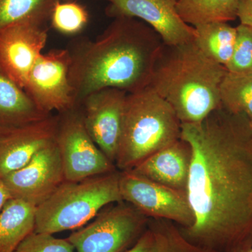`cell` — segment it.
<instances>
[{"label":"cell","instance_id":"6da1fadb","mask_svg":"<svg viewBox=\"0 0 252 252\" xmlns=\"http://www.w3.org/2000/svg\"><path fill=\"white\" fill-rule=\"evenodd\" d=\"M192 157L187 193L193 224L182 234L211 252L252 245V127L244 115L217 109L182 124Z\"/></svg>","mask_w":252,"mask_h":252},{"label":"cell","instance_id":"7a4b0ae2","mask_svg":"<svg viewBox=\"0 0 252 252\" xmlns=\"http://www.w3.org/2000/svg\"><path fill=\"white\" fill-rule=\"evenodd\" d=\"M161 37L137 18H114L95 39L73 41L69 80L79 104L96 91L114 88L127 94L149 86Z\"/></svg>","mask_w":252,"mask_h":252},{"label":"cell","instance_id":"3957f363","mask_svg":"<svg viewBox=\"0 0 252 252\" xmlns=\"http://www.w3.org/2000/svg\"><path fill=\"white\" fill-rule=\"evenodd\" d=\"M227 69L204 54L194 39L162 44L149 86L171 105L182 124L201 122L220 108Z\"/></svg>","mask_w":252,"mask_h":252},{"label":"cell","instance_id":"277c9868","mask_svg":"<svg viewBox=\"0 0 252 252\" xmlns=\"http://www.w3.org/2000/svg\"><path fill=\"white\" fill-rule=\"evenodd\" d=\"M181 135L182 123L175 110L150 86L127 94L115 166L132 170Z\"/></svg>","mask_w":252,"mask_h":252},{"label":"cell","instance_id":"5b68a950","mask_svg":"<svg viewBox=\"0 0 252 252\" xmlns=\"http://www.w3.org/2000/svg\"><path fill=\"white\" fill-rule=\"evenodd\" d=\"M120 172L95 176L79 182L64 181L46 201L36 207L34 232L55 233L85 225L104 206L122 202Z\"/></svg>","mask_w":252,"mask_h":252},{"label":"cell","instance_id":"8992f818","mask_svg":"<svg viewBox=\"0 0 252 252\" xmlns=\"http://www.w3.org/2000/svg\"><path fill=\"white\" fill-rule=\"evenodd\" d=\"M56 144L64 180L79 182L115 171L116 166L86 130L80 104L59 114Z\"/></svg>","mask_w":252,"mask_h":252},{"label":"cell","instance_id":"52a82bcc","mask_svg":"<svg viewBox=\"0 0 252 252\" xmlns=\"http://www.w3.org/2000/svg\"><path fill=\"white\" fill-rule=\"evenodd\" d=\"M122 202L99 212L94 221L68 237L76 252H122L140 238L146 216Z\"/></svg>","mask_w":252,"mask_h":252},{"label":"cell","instance_id":"ba28073f","mask_svg":"<svg viewBox=\"0 0 252 252\" xmlns=\"http://www.w3.org/2000/svg\"><path fill=\"white\" fill-rule=\"evenodd\" d=\"M119 189L123 201L130 203L144 216L172 220L183 229L193 224V212L185 190L160 185L132 170L120 172Z\"/></svg>","mask_w":252,"mask_h":252},{"label":"cell","instance_id":"9c48e42d","mask_svg":"<svg viewBox=\"0 0 252 252\" xmlns=\"http://www.w3.org/2000/svg\"><path fill=\"white\" fill-rule=\"evenodd\" d=\"M67 49L43 53L30 72L24 90L41 112L61 114L77 105L69 80Z\"/></svg>","mask_w":252,"mask_h":252},{"label":"cell","instance_id":"30bf717a","mask_svg":"<svg viewBox=\"0 0 252 252\" xmlns=\"http://www.w3.org/2000/svg\"><path fill=\"white\" fill-rule=\"evenodd\" d=\"M48 39L45 25L31 21L0 30V72L23 89Z\"/></svg>","mask_w":252,"mask_h":252},{"label":"cell","instance_id":"8fae6325","mask_svg":"<svg viewBox=\"0 0 252 252\" xmlns=\"http://www.w3.org/2000/svg\"><path fill=\"white\" fill-rule=\"evenodd\" d=\"M13 199L37 207L64 182L56 141L39 151L22 168L2 178Z\"/></svg>","mask_w":252,"mask_h":252},{"label":"cell","instance_id":"7c38bea8","mask_svg":"<svg viewBox=\"0 0 252 252\" xmlns=\"http://www.w3.org/2000/svg\"><path fill=\"white\" fill-rule=\"evenodd\" d=\"M127 94L120 89L107 88L89 94L79 104L89 135L114 164L120 142Z\"/></svg>","mask_w":252,"mask_h":252},{"label":"cell","instance_id":"4fadbf2b","mask_svg":"<svg viewBox=\"0 0 252 252\" xmlns=\"http://www.w3.org/2000/svg\"><path fill=\"white\" fill-rule=\"evenodd\" d=\"M108 4L106 14L109 17L126 16L147 23L161 37L166 45H176L193 40L195 28L181 18L177 0H102Z\"/></svg>","mask_w":252,"mask_h":252},{"label":"cell","instance_id":"5bb4252c","mask_svg":"<svg viewBox=\"0 0 252 252\" xmlns=\"http://www.w3.org/2000/svg\"><path fill=\"white\" fill-rule=\"evenodd\" d=\"M59 117H49L0 132V178L22 168L56 140Z\"/></svg>","mask_w":252,"mask_h":252},{"label":"cell","instance_id":"9a60e30c","mask_svg":"<svg viewBox=\"0 0 252 252\" xmlns=\"http://www.w3.org/2000/svg\"><path fill=\"white\" fill-rule=\"evenodd\" d=\"M191 157L190 145L181 138L149 156L132 170L160 185L187 191Z\"/></svg>","mask_w":252,"mask_h":252},{"label":"cell","instance_id":"2e32d148","mask_svg":"<svg viewBox=\"0 0 252 252\" xmlns=\"http://www.w3.org/2000/svg\"><path fill=\"white\" fill-rule=\"evenodd\" d=\"M22 88L0 72V132L49 117Z\"/></svg>","mask_w":252,"mask_h":252},{"label":"cell","instance_id":"e0dca14e","mask_svg":"<svg viewBox=\"0 0 252 252\" xmlns=\"http://www.w3.org/2000/svg\"><path fill=\"white\" fill-rule=\"evenodd\" d=\"M36 207L11 199L0 213V252H15L23 240L34 231Z\"/></svg>","mask_w":252,"mask_h":252},{"label":"cell","instance_id":"ac0fdd59","mask_svg":"<svg viewBox=\"0 0 252 252\" xmlns=\"http://www.w3.org/2000/svg\"><path fill=\"white\" fill-rule=\"evenodd\" d=\"M238 0H177L181 18L195 28L215 22L234 21L238 18Z\"/></svg>","mask_w":252,"mask_h":252},{"label":"cell","instance_id":"d6986e66","mask_svg":"<svg viewBox=\"0 0 252 252\" xmlns=\"http://www.w3.org/2000/svg\"><path fill=\"white\" fill-rule=\"evenodd\" d=\"M195 44L199 49L221 65L226 66L233 54L236 40V28L225 22H215L195 28Z\"/></svg>","mask_w":252,"mask_h":252},{"label":"cell","instance_id":"ffe728a7","mask_svg":"<svg viewBox=\"0 0 252 252\" xmlns=\"http://www.w3.org/2000/svg\"><path fill=\"white\" fill-rule=\"evenodd\" d=\"M220 105L232 114L244 115L252 127V74L225 73L220 89Z\"/></svg>","mask_w":252,"mask_h":252},{"label":"cell","instance_id":"44dd1931","mask_svg":"<svg viewBox=\"0 0 252 252\" xmlns=\"http://www.w3.org/2000/svg\"><path fill=\"white\" fill-rule=\"evenodd\" d=\"M63 0H0V30L23 21L45 25L55 5Z\"/></svg>","mask_w":252,"mask_h":252},{"label":"cell","instance_id":"7402d4cb","mask_svg":"<svg viewBox=\"0 0 252 252\" xmlns=\"http://www.w3.org/2000/svg\"><path fill=\"white\" fill-rule=\"evenodd\" d=\"M89 15L83 5L72 1H59L51 14V26L65 35H74L84 29Z\"/></svg>","mask_w":252,"mask_h":252},{"label":"cell","instance_id":"603a6c76","mask_svg":"<svg viewBox=\"0 0 252 252\" xmlns=\"http://www.w3.org/2000/svg\"><path fill=\"white\" fill-rule=\"evenodd\" d=\"M236 31L233 54L225 69L235 74H252V28L240 24Z\"/></svg>","mask_w":252,"mask_h":252},{"label":"cell","instance_id":"cb8c5ba5","mask_svg":"<svg viewBox=\"0 0 252 252\" xmlns=\"http://www.w3.org/2000/svg\"><path fill=\"white\" fill-rule=\"evenodd\" d=\"M157 235V252H211L190 243L182 232L165 221L152 226Z\"/></svg>","mask_w":252,"mask_h":252},{"label":"cell","instance_id":"d4e9b609","mask_svg":"<svg viewBox=\"0 0 252 252\" xmlns=\"http://www.w3.org/2000/svg\"><path fill=\"white\" fill-rule=\"evenodd\" d=\"M74 252V247L67 238H56L51 234L33 231L23 240L15 252Z\"/></svg>","mask_w":252,"mask_h":252},{"label":"cell","instance_id":"484cf974","mask_svg":"<svg viewBox=\"0 0 252 252\" xmlns=\"http://www.w3.org/2000/svg\"><path fill=\"white\" fill-rule=\"evenodd\" d=\"M157 238L154 228L144 231L132 248L126 252H157Z\"/></svg>","mask_w":252,"mask_h":252},{"label":"cell","instance_id":"4316f807","mask_svg":"<svg viewBox=\"0 0 252 252\" xmlns=\"http://www.w3.org/2000/svg\"><path fill=\"white\" fill-rule=\"evenodd\" d=\"M237 16L240 24L252 28V0H238Z\"/></svg>","mask_w":252,"mask_h":252},{"label":"cell","instance_id":"83f0119b","mask_svg":"<svg viewBox=\"0 0 252 252\" xmlns=\"http://www.w3.org/2000/svg\"><path fill=\"white\" fill-rule=\"evenodd\" d=\"M11 199L13 198L7 187L5 185L2 179L0 178V213L2 211L6 204Z\"/></svg>","mask_w":252,"mask_h":252},{"label":"cell","instance_id":"f1b7e54d","mask_svg":"<svg viewBox=\"0 0 252 252\" xmlns=\"http://www.w3.org/2000/svg\"><path fill=\"white\" fill-rule=\"evenodd\" d=\"M230 252H252V245H249V246L238 248Z\"/></svg>","mask_w":252,"mask_h":252},{"label":"cell","instance_id":"f546056e","mask_svg":"<svg viewBox=\"0 0 252 252\" xmlns=\"http://www.w3.org/2000/svg\"><path fill=\"white\" fill-rule=\"evenodd\" d=\"M67 1H69V0H67Z\"/></svg>","mask_w":252,"mask_h":252}]
</instances>
